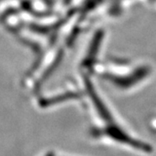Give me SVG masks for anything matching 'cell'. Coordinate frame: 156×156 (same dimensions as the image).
I'll use <instances>...</instances> for the list:
<instances>
[{
  "mask_svg": "<svg viewBox=\"0 0 156 156\" xmlns=\"http://www.w3.org/2000/svg\"><path fill=\"white\" fill-rule=\"evenodd\" d=\"M48 156H53V154H49V155Z\"/></svg>",
  "mask_w": 156,
  "mask_h": 156,
  "instance_id": "cell-1",
  "label": "cell"
}]
</instances>
